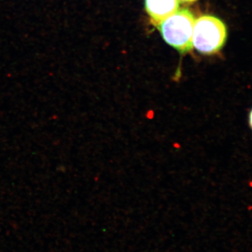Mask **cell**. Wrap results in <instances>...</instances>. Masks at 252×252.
<instances>
[{
	"mask_svg": "<svg viewBox=\"0 0 252 252\" xmlns=\"http://www.w3.org/2000/svg\"><path fill=\"white\" fill-rule=\"evenodd\" d=\"M193 15L187 9L177 11L161 21L158 29L167 44L185 54L193 49Z\"/></svg>",
	"mask_w": 252,
	"mask_h": 252,
	"instance_id": "obj_1",
	"label": "cell"
},
{
	"mask_svg": "<svg viewBox=\"0 0 252 252\" xmlns=\"http://www.w3.org/2000/svg\"><path fill=\"white\" fill-rule=\"evenodd\" d=\"M228 37L226 26L221 20L205 15L194 23L193 46L200 54L214 55L223 49Z\"/></svg>",
	"mask_w": 252,
	"mask_h": 252,
	"instance_id": "obj_2",
	"label": "cell"
},
{
	"mask_svg": "<svg viewBox=\"0 0 252 252\" xmlns=\"http://www.w3.org/2000/svg\"><path fill=\"white\" fill-rule=\"evenodd\" d=\"M144 4L146 11L156 26L179 9L178 0H145Z\"/></svg>",
	"mask_w": 252,
	"mask_h": 252,
	"instance_id": "obj_3",
	"label": "cell"
},
{
	"mask_svg": "<svg viewBox=\"0 0 252 252\" xmlns=\"http://www.w3.org/2000/svg\"><path fill=\"white\" fill-rule=\"evenodd\" d=\"M178 1L182 3H193L197 0H178Z\"/></svg>",
	"mask_w": 252,
	"mask_h": 252,
	"instance_id": "obj_4",
	"label": "cell"
},
{
	"mask_svg": "<svg viewBox=\"0 0 252 252\" xmlns=\"http://www.w3.org/2000/svg\"><path fill=\"white\" fill-rule=\"evenodd\" d=\"M250 124L252 129V109L251 110V112H250Z\"/></svg>",
	"mask_w": 252,
	"mask_h": 252,
	"instance_id": "obj_5",
	"label": "cell"
}]
</instances>
